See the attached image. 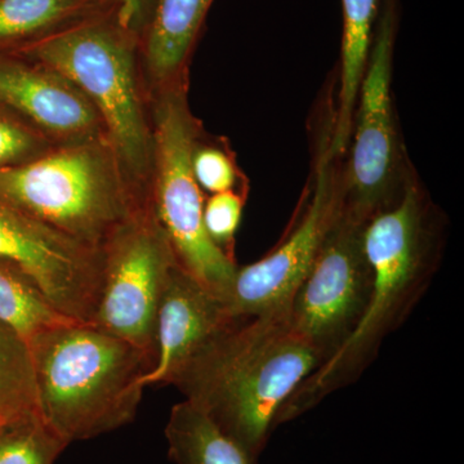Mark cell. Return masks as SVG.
<instances>
[{"instance_id":"cell-20","label":"cell","mask_w":464,"mask_h":464,"mask_svg":"<svg viewBox=\"0 0 464 464\" xmlns=\"http://www.w3.org/2000/svg\"><path fill=\"white\" fill-rule=\"evenodd\" d=\"M66 448L39 411L0 427V464H54Z\"/></svg>"},{"instance_id":"cell-15","label":"cell","mask_w":464,"mask_h":464,"mask_svg":"<svg viewBox=\"0 0 464 464\" xmlns=\"http://www.w3.org/2000/svg\"><path fill=\"white\" fill-rule=\"evenodd\" d=\"M382 3L383 0H342L343 36L340 106L329 154H340L350 140L357 96L365 74Z\"/></svg>"},{"instance_id":"cell-24","label":"cell","mask_w":464,"mask_h":464,"mask_svg":"<svg viewBox=\"0 0 464 464\" xmlns=\"http://www.w3.org/2000/svg\"><path fill=\"white\" fill-rule=\"evenodd\" d=\"M105 2L114 5L118 9L121 23L140 36L151 11L152 0H105Z\"/></svg>"},{"instance_id":"cell-1","label":"cell","mask_w":464,"mask_h":464,"mask_svg":"<svg viewBox=\"0 0 464 464\" xmlns=\"http://www.w3.org/2000/svg\"><path fill=\"white\" fill-rule=\"evenodd\" d=\"M323 362L285 313L240 317L213 334L169 384L258 459L290 396Z\"/></svg>"},{"instance_id":"cell-13","label":"cell","mask_w":464,"mask_h":464,"mask_svg":"<svg viewBox=\"0 0 464 464\" xmlns=\"http://www.w3.org/2000/svg\"><path fill=\"white\" fill-rule=\"evenodd\" d=\"M221 298L177 265L161 293L155 319V366L143 386L169 384L213 334L230 323Z\"/></svg>"},{"instance_id":"cell-8","label":"cell","mask_w":464,"mask_h":464,"mask_svg":"<svg viewBox=\"0 0 464 464\" xmlns=\"http://www.w3.org/2000/svg\"><path fill=\"white\" fill-rule=\"evenodd\" d=\"M365 224L343 208L285 311L290 325L320 351L324 362L353 334L368 304L372 270L362 246Z\"/></svg>"},{"instance_id":"cell-6","label":"cell","mask_w":464,"mask_h":464,"mask_svg":"<svg viewBox=\"0 0 464 464\" xmlns=\"http://www.w3.org/2000/svg\"><path fill=\"white\" fill-rule=\"evenodd\" d=\"M152 102L150 203L179 267L221 298L237 266L204 227L206 201L192 172V154L199 143L197 121L179 85L155 92Z\"/></svg>"},{"instance_id":"cell-21","label":"cell","mask_w":464,"mask_h":464,"mask_svg":"<svg viewBox=\"0 0 464 464\" xmlns=\"http://www.w3.org/2000/svg\"><path fill=\"white\" fill-rule=\"evenodd\" d=\"M53 146L56 145L33 125L0 106V170L25 164Z\"/></svg>"},{"instance_id":"cell-9","label":"cell","mask_w":464,"mask_h":464,"mask_svg":"<svg viewBox=\"0 0 464 464\" xmlns=\"http://www.w3.org/2000/svg\"><path fill=\"white\" fill-rule=\"evenodd\" d=\"M343 210V194L324 155L313 195L295 228L264 258L237 267L221 295L231 319L285 313Z\"/></svg>"},{"instance_id":"cell-14","label":"cell","mask_w":464,"mask_h":464,"mask_svg":"<svg viewBox=\"0 0 464 464\" xmlns=\"http://www.w3.org/2000/svg\"><path fill=\"white\" fill-rule=\"evenodd\" d=\"M213 0H152L140 58L152 93L179 87Z\"/></svg>"},{"instance_id":"cell-2","label":"cell","mask_w":464,"mask_h":464,"mask_svg":"<svg viewBox=\"0 0 464 464\" xmlns=\"http://www.w3.org/2000/svg\"><path fill=\"white\" fill-rule=\"evenodd\" d=\"M27 347L39 414L67 445L132 422L154 355L78 320L52 326Z\"/></svg>"},{"instance_id":"cell-12","label":"cell","mask_w":464,"mask_h":464,"mask_svg":"<svg viewBox=\"0 0 464 464\" xmlns=\"http://www.w3.org/2000/svg\"><path fill=\"white\" fill-rule=\"evenodd\" d=\"M0 106L54 145L108 139L99 112L78 88L51 67L14 52H0Z\"/></svg>"},{"instance_id":"cell-16","label":"cell","mask_w":464,"mask_h":464,"mask_svg":"<svg viewBox=\"0 0 464 464\" xmlns=\"http://www.w3.org/2000/svg\"><path fill=\"white\" fill-rule=\"evenodd\" d=\"M110 8L105 0H0V52H16Z\"/></svg>"},{"instance_id":"cell-23","label":"cell","mask_w":464,"mask_h":464,"mask_svg":"<svg viewBox=\"0 0 464 464\" xmlns=\"http://www.w3.org/2000/svg\"><path fill=\"white\" fill-rule=\"evenodd\" d=\"M192 172L201 190L212 195L234 190L237 181L230 157L212 146L197 145L192 154Z\"/></svg>"},{"instance_id":"cell-18","label":"cell","mask_w":464,"mask_h":464,"mask_svg":"<svg viewBox=\"0 0 464 464\" xmlns=\"http://www.w3.org/2000/svg\"><path fill=\"white\" fill-rule=\"evenodd\" d=\"M74 320L52 306L35 282L16 264L0 258V322L26 342L52 326Z\"/></svg>"},{"instance_id":"cell-5","label":"cell","mask_w":464,"mask_h":464,"mask_svg":"<svg viewBox=\"0 0 464 464\" xmlns=\"http://www.w3.org/2000/svg\"><path fill=\"white\" fill-rule=\"evenodd\" d=\"M14 53L51 67L84 94L125 169L148 191L152 127L140 72V38L121 23L118 11L106 9Z\"/></svg>"},{"instance_id":"cell-7","label":"cell","mask_w":464,"mask_h":464,"mask_svg":"<svg viewBox=\"0 0 464 464\" xmlns=\"http://www.w3.org/2000/svg\"><path fill=\"white\" fill-rule=\"evenodd\" d=\"M102 290L94 325L155 356V319L179 262L150 200L102 248Z\"/></svg>"},{"instance_id":"cell-11","label":"cell","mask_w":464,"mask_h":464,"mask_svg":"<svg viewBox=\"0 0 464 464\" xmlns=\"http://www.w3.org/2000/svg\"><path fill=\"white\" fill-rule=\"evenodd\" d=\"M0 258L23 268L63 315L93 322L102 290V249L0 203Z\"/></svg>"},{"instance_id":"cell-22","label":"cell","mask_w":464,"mask_h":464,"mask_svg":"<svg viewBox=\"0 0 464 464\" xmlns=\"http://www.w3.org/2000/svg\"><path fill=\"white\" fill-rule=\"evenodd\" d=\"M243 208V197L235 190L213 194L204 203L203 221L208 237L232 258L231 246L239 228Z\"/></svg>"},{"instance_id":"cell-17","label":"cell","mask_w":464,"mask_h":464,"mask_svg":"<svg viewBox=\"0 0 464 464\" xmlns=\"http://www.w3.org/2000/svg\"><path fill=\"white\" fill-rule=\"evenodd\" d=\"M166 439L174 464H257L258 459L186 400L170 411Z\"/></svg>"},{"instance_id":"cell-3","label":"cell","mask_w":464,"mask_h":464,"mask_svg":"<svg viewBox=\"0 0 464 464\" xmlns=\"http://www.w3.org/2000/svg\"><path fill=\"white\" fill-rule=\"evenodd\" d=\"M362 246L372 270L364 315L337 353L290 396L279 424L290 422L332 393L355 383L423 297L432 275L420 194L406 186L401 197L364 226Z\"/></svg>"},{"instance_id":"cell-10","label":"cell","mask_w":464,"mask_h":464,"mask_svg":"<svg viewBox=\"0 0 464 464\" xmlns=\"http://www.w3.org/2000/svg\"><path fill=\"white\" fill-rule=\"evenodd\" d=\"M396 14L393 0H383L371 53L356 101V127L343 206L368 222L395 201L389 197L395 160L391 110V66Z\"/></svg>"},{"instance_id":"cell-4","label":"cell","mask_w":464,"mask_h":464,"mask_svg":"<svg viewBox=\"0 0 464 464\" xmlns=\"http://www.w3.org/2000/svg\"><path fill=\"white\" fill-rule=\"evenodd\" d=\"M148 199L108 139L56 145L0 170V203L91 248L102 249Z\"/></svg>"},{"instance_id":"cell-19","label":"cell","mask_w":464,"mask_h":464,"mask_svg":"<svg viewBox=\"0 0 464 464\" xmlns=\"http://www.w3.org/2000/svg\"><path fill=\"white\" fill-rule=\"evenodd\" d=\"M32 411H39L29 347L0 322V427Z\"/></svg>"}]
</instances>
